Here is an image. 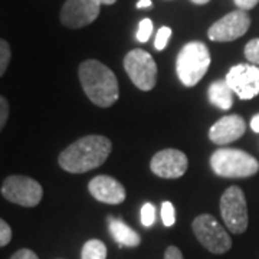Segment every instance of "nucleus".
I'll return each mask as SVG.
<instances>
[{"mask_svg": "<svg viewBox=\"0 0 259 259\" xmlns=\"http://www.w3.org/2000/svg\"><path fill=\"white\" fill-rule=\"evenodd\" d=\"M112 144L104 136H87L76 140L59 154V166L68 173H87L102 166L111 153Z\"/></svg>", "mask_w": 259, "mask_h": 259, "instance_id": "1", "label": "nucleus"}, {"mask_svg": "<svg viewBox=\"0 0 259 259\" xmlns=\"http://www.w3.org/2000/svg\"><path fill=\"white\" fill-rule=\"evenodd\" d=\"M78 75L83 93L95 105L108 108L117 102L120 95L118 81L107 65L95 59H88L79 65Z\"/></svg>", "mask_w": 259, "mask_h": 259, "instance_id": "2", "label": "nucleus"}, {"mask_svg": "<svg viewBox=\"0 0 259 259\" xmlns=\"http://www.w3.org/2000/svg\"><path fill=\"white\" fill-rule=\"evenodd\" d=\"M209 66L210 52L203 42H189L177 55V76L186 87H194L206 75Z\"/></svg>", "mask_w": 259, "mask_h": 259, "instance_id": "3", "label": "nucleus"}, {"mask_svg": "<svg viewBox=\"0 0 259 259\" xmlns=\"http://www.w3.org/2000/svg\"><path fill=\"white\" fill-rule=\"evenodd\" d=\"M210 166L218 176L242 179L256 175L259 163L249 153L239 148H219L210 157Z\"/></svg>", "mask_w": 259, "mask_h": 259, "instance_id": "4", "label": "nucleus"}, {"mask_svg": "<svg viewBox=\"0 0 259 259\" xmlns=\"http://www.w3.org/2000/svg\"><path fill=\"white\" fill-rule=\"evenodd\" d=\"M124 69L141 91H151L157 82V64L144 49H133L124 58Z\"/></svg>", "mask_w": 259, "mask_h": 259, "instance_id": "5", "label": "nucleus"}, {"mask_svg": "<svg viewBox=\"0 0 259 259\" xmlns=\"http://www.w3.org/2000/svg\"><path fill=\"white\" fill-rule=\"evenodd\" d=\"M192 228L197 241L209 252L222 255L232 248V239L229 233L225 231V228L212 214L204 213L197 216L193 221Z\"/></svg>", "mask_w": 259, "mask_h": 259, "instance_id": "6", "label": "nucleus"}, {"mask_svg": "<svg viewBox=\"0 0 259 259\" xmlns=\"http://www.w3.org/2000/svg\"><path fill=\"white\" fill-rule=\"evenodd\" d=\"M221 214L226 228L236 235H241L248 229V206L241 187L231 186L221 197Z\"/></svg>", "mask_w": 259, "mask_h": 259, "instance_id": "7", "label": "nucleus"}, {"mask_svg": "<svg viewBox=\"0 0 259 259\" xmlns=\"http://www.w3.org/2000/svg\"><path fill=\"white\" fill-rule=\"evenodd\" d=\"M2 196L12 203L35 207L40 203L44 189L36 180L26 176H9L2 185Z\"/></svg>", "mask_w": 259, "mask_h": 259, "instance_id": "8", "label": "nucleus"}, {"mask_svg": "<svg viewBox=\"0 0 259 259\" xmlns=\"http://www.w3.org/2000/svg\"><path fill=\"white\" fill-rule=\"evenodd\" d=\"M250 28V18L246 10H233L214 22L207 30L213 42H232L242 37Z\"/></svg>", "mask_w": 259, "mask_h": 259, "instance_id": "9", "label": "nucleus"}, {"mask_svg": "<svg viewBox=\"0 0 259 259\" xmlns=\"http://www.w3.org/2000/svg\"><path fill=\"white\" fill-rule=\"evenodd\" d=\"M100 0H66L61 9V23L69 29H81L91 25L100 16Z\"/></svg>", "mask_w": 259, "mask_h": 259, "instance_id": "10", "label": "nucleus"}, {"mask_svg": "<svg viewBox=\"0 0 259 259\" xmlns=\"http://www.w3.org/2000/svg\"><path fill=\"white\" fill-rule=\"evenodd\" d=\"M225 79L241 100H252L259 94V68L256 65H235Z\"/></svg>", "mask_w": 259, "mask_h": 259, "instance_id": "11", "label": "nucleus"}, {"mask_svg": "<svg viewBox=\"0 0 259 259\" xmlns=\"http://www.w3.org/2000/svg\"><path fill=\"white\" fill-rule=\"evenodd\" d=\"M187 166V156L176 148H166L158 151L150 163L151 171L161 179H179L185 175Z\"/></svg>", "mask_w": 259, "mask_h": 259, "instance_id": "12", "label": "nucleus"}, {"mask_svg": "<svg viewBox=\"0 0 259 259\" xmlns=\"http://www.w3.org/2000/svg\"><path fill=\"white\" fill-rule=\"evenodd\" d=\"M246 131V122L241 115H226L216 121L209 130V139L218 146H225L239 140Z\"/></svg>", "mask_w": 259, "mask_h": 259, "instance_id": "13", "label": "nucleus"}, {"mask_svg": "<svg viewBox=\"0 0 259 259\" xmlns=\"http://www.w3.org/2000/svg\"><path fill=\"white\" fill-rule=\"evenodd\" d=\"M94 199L107 204H120L125 200V189L111 176H97L88 185Z\"/></svg>", "mask_w": 259, "mask_h": 259, "instance_id": "14", "label": "nucleus"}, {"mask_svg": "<svg viewBox=\"0 0 259 259\" xmlns=\"http://www.w3.org/2000/svg\"><path fill=\"white\" fill-rule=\"evenodd\" d=\"M108 228L110 233L120 246H128V248H136L141 243V238L137 232L131 229L127 223H124L121 219H115L110 216L108 218Z\"/></svg>", "mask_w": 259, "mask_h": 259, "instance_id": "15", "label": "nucleus"}, {"mask_svg": "<svg viewBox=\"0 0 259 259\" xmlns=\"http://www.w3.org/2000/svg\"><path fill=\"white\" fill-rule=\"evenodd\" d=\"M233 91L229 87V83L226 82V79H221L216 81L209 87V101L212 102L213 105L219 107L221 110H231L233 105Z\"/></svg>", "mask_w": 259, "mask_h": 259, "instance_id": "16", "label": "nucleus"}, {"mask_svg": "<svg viewBox=\"0 0 259 259\" xmlns=\"http://www.w3.org/2000/svg\"><path fill=\"white\" fill-rule=\"evenodd\" d=\"M81 259H107V246L98 239L85 242L81 252Z\"/></svg>", "mask_w": 259, "mask_h": 259, "instance_id": "17", "label": "nucleus"}, {"mask_svg": "<svg viewBox=\"0 0 259 259\" xmlns=\"http://www.w3.org/2000/svg\"><path fill=\"white\" fill-rule=\"evenodd\" d=\"M151 32H153V22H151V19L144 18L143 20H140L136 37H137L139 42L146 44L148 39H150V36H151Z\"/></svg>", "mask_w": 259, "mask_h": 259, "instance_id": "18", "label": "nucleus"}, {"mask_svg": "<svg viewBox=\"0 0 259 259\" xmlns=\"http://www.w3.org/2000/svg\"><path fill=\"white\" fill-rule=\"evenodd\" d=\"M10 58H12V52H10V47L9 44L2 39L0 40V75L3 76L8 66H9Z\"/></svg>", "mask_w": 259, "mask_h": 259, "instance_id": "19", "label": "nucleus"}, {"mask_svg": "<svg viewBox=\"0 0 259 259\" xmlns=\"http://www.w3.org/2000/svg\"><path fill=\"white\" fill-rule=\"evenodd\" d=\"M161 219H163V225L167 228L176 223V212L171 202H164L161 204Z\"/></svg>", "mask_w": 259, "mask_h": 259, "instance_id": "20", "label": "nucleus"}, {"mask_svg": "<svg viewBox=\"0 0 259 259\" xmlns=\"http://www.w3.org/2000/svg\"><path fill=\"white\" fill-rule=\"evenodd\" d=\"M245 56L250 64L259 66V39H252L246 44Z\"/></svg>", "mask_w": 259, "mask_h": 259, "instance_id": "21", "label": "nucleus"}, {"mask_svg": "<svg viewBox=\"0 0 259 259\" xmlns=\"http://www.w3.org/2000/svg\"><path fill=\"white\" fill-rule=\"evenodd\" d=\"M156 222V209L151 203H146L141 207V223L146 228H151Z\"/></svg>", "mask_w": 259, "mask_h": 259, "instance_id": "22", "label": "nucleus"}, {"mask_svg": "<svg viewBox=\"0 0 259 259\" xmlns=\"http://www.w3.org/2000/svg\"><path fill=\"white\" fill-rule=\"evenodd\" d=\"M171 36V29L168 26H163L158 29L157 35H156V40H154V48L157 51H163L168 44V39Z\"/></svg>", "mask_w": 259, "mask_h": 259, "instance_id": "23", "label": "nucleus"}, {"mask_svg": "<svg viewBox=\"0 0 259 259\" xmlns=\"http://www.w3.org/2000/svg\"><path fill=\"white\" fill-rule=\"evenodd\" d=\"M12 241V229L6 221H0V246H6Z\"/></svg>", "mask_w": 259, "mask_h": 259, "instance_id": "24", "label": "nucleus"}, {"mask_svg": "<svg viewBox=\"0 0 259 259\" xmlns=\"http://www.w3.org/2000/svg\"><path fill=\"white\" fill-rule=\"evenodd\" d=\"M8 117H9V102L6 101L5 97H2L0 98V128L2 130L6 125Z\"/></svg>", "mask_w": 259, "mask_h": 259, "instance_id": "25", "label": "nucleus"}, {"mask_svg": "<svg viewBox=\"0 0 259 259\" xmlns=\"http://www.w3.org/2000/svg\"><path fill=\"white\" fill-rule=\"evenodd\" d=\"M10 259H39V258H37V255L33 252V250L20 249L18 250V252H15Z\"/></svg>", "mask_w": 259, "mask_h": 259, "instance_id": "26", "label": "nucleus"}, {"mask_svg": "<svg viewBox=\"0 0 259 259\" xmlns=\"http://www.w3.org/2000/svg\"><path fill=\"white\" fill-rule=\"evenodd\" d=\"M164 259H185L183 258V253L182 250L179 249L177 246H168L164 252Z\"/></svg>", "mask_w": 259, "mask_h": 259, "instance_id": "27", "label": "nucleus"}, {"mask_svg": "<svg viewBox=\"0 0 259 259\" xmlns=\"http://www.w3.org/2000/svg\"><path fill=\"white\" fill-rule=\"evenodd\" d=\"M235 5L241 10H250L253 9L259 3V0H233Z\"/></svg>", "mask_w": 259, "mask_h": 259, "instance_id": "28", "label": "nucleus"}, {"mask_svg": "<svg viewBox=\"0 0 259 259\" xmlns=\"http://www.w3.org/2000/svg\"><path fill=\"white\" fill-rule=\"evenodd\" d=\"M151 6H153V2L151 0H139L137 5H136L137 9H148Z\"/></svg>", "mask_w": 259, "mask_h": 259, "instance_id": "29", "label": "nucleus"}, {"mask_svg": "<svg viewBox=\"0 0 259 259\" xmlns=\"http://www.w3.org/2000/svg\"><path fill=\"white\" fill-rule=\"evenodd\" d=\"M250 128L255 133H259V114H256L252 120H250Z\"/></svg>", "mask_w": 259, "mask_h": 259, "instance_id": "30", "label": "nucleus"}, {"mask_svg": "<svg viewBox=\"0 0 259 259\" xmlns=\"http://www.w3.org/2000/svg\"><path fill=\"white\" fill-rule=\"evenodd\" d=\"M115 2H117V0H100L101 5H108V6H110V5H114Z\"/></svg>", "mask_w": 259, "mask_h": 259, "instance_id": "31", "label": "nucleus"}, {"mask_svg": "<svg viewBox=\"0 0 259 259\" xmlns=\"http://www.w3.org/2000/svg\"><path fill=\"white\" fill-rule=\"evenodd\" d=\"M194 5H206V3H209L210 0H192Z\"/></svg>", "mask_w": 259, "mask_h": 259, "instance_id": "32", "label": "nucleus"}]
</instances>
